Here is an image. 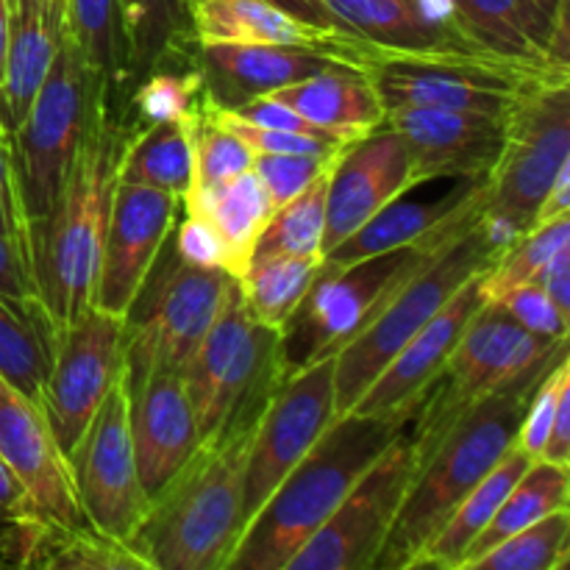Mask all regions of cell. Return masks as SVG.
Returning a JSON list of instances; mask_svg holds the SVG:
<instances>
[{
  "label": "cell",
  "mask_w": 570,
  "mask_h": 570,
  "mask_svg": "<svg viewBox=\"0 0 570 570\" xmlns=\"http://www.w3.org/2000/svg\"><path fill=\"white\" fill-rule=\"evenodd\" d=\"M65 37L81 50L104 87L122 83V28L117 0H65Z\"/></svg>",
  "instance_id": "cell-39"
},
{
  "label": "cell",
  "mask_w": 570,
  "mask_h": 570,
  "mask_svg": "<svg viewBox=\"0 0 570 570\" xmlns=\"http://www.w3.org/2000/svg\"><path fill=\"white\" fill-rule=\"evenodd\" d=\"M532 3L538 6V11L546 17V20L554 22V14H557V9H560L562 0H532Z\"/></svg>",
  "instance_id": "cell-57"
},
{
  "label": "cell",
  "mask_w": 570,
  "mask_h": 570,
  "mask_svg": "<svg viewBox=\"0 0 570 570\" xmlns=\"http://www.w3.org/2000/svg\"><path fill=\"white\" fill-rule=\"evenodd\" d=\"M562 351H568V340L551 343L527 332L499 304L479 306L440 376L417 401L410 423L417 460L429 454V449L468 406L538 371Z\"/></svg>",
  "instance_id": "cell-7"
},
{
  "label": "cell",
  "mask_w": 570,
  "mask_h": 570,
  "mask_svg": "<svg viewBox=\"0 0 570 570\" xmlns=\"http://www.w3.org/2000/svg\"><path fill=\"white\" fill-rule=\"evenodd\" d=\"M415 410L399 415L345 412L334 417L250 518L226 570H287L295 551L326 523L367 468L410 426Z\"/></svg>",
  "instance_id": "cell-4"
},
{
  "label": "cell",
  "mask_w": 570,
  "mask_h": 570,
  "mask_svg": "<svg viewBox=\"0 0 570 570\" xmlns=\"http://www.w3.org/2000/svg\"><path fill=\"white\" fill-rule=\"evenodd\" d=\"M65 39V0H9V42L0 72V115L9 134L37 98Z\"/></svg>",
  "instance_id": "cell-27"
},
{
  "label": "cell",
  "mask_w": 570,
  "mask_h": 570,
  "mask_svg": "<svg viewBox=\"0 0 570 570\" xmlns=\"http://www.w3.org/2000/svg\"><path fill=\"white\" fill-rule=\"evenodd\" d=\"M26 566L48 570H148V562L131 549V543L109 538L89 523L72 529L42 523Z\"/></svg>",
  "instance_id": "cell-36"
},
{
  "label": "cell",
  "mask_w": 570,
  "mask_h": 570,
  "mask_svg": "<svg viewBox=\"0 0 570 570\" xmlns=\"http://www.w3.org/2000/svg\"><path fill=\"white\" fill-rule=\"evenodd\" d=\"M568 538L570 510H557L501 540L465 570H566L570 557Z\"/></svg>",
  "instance_id": "cell-40"
},
{
  "label": "cell",
  "mask_w": 570,
  "mask_h": 570,
  "mask_svg": "<svg viewBox=\"0 0 570 570\" xmlns=\"http://www.w3.org/2000/svg\"><path fill=\"white\" fill-rule=\"evenodd\" d=\"M321 262L301 256H254L239 278L243 301L250 315L267 328L284 332L306 293L315 284Z\"/></svg>",
  "instance_id": "cell-35"
},
{
  "label": "cell",
  "mask_w": 570,
  "mask_h": 570,
  "mask_svg": "<svg viewBox=\"0 0 570 570\" xmlns=\"http://www.w3.org/2000/svg\"><path fill=\"white\" fill-rule=\"evenodd\" d=\"M570 245V215L538 223L529 228L512 248H507L488 271L482 273V298L493 304L518 284L534 282L540 271L549 265L557 250Z\"/></svg>",
  "instance_id": "cell-41"
},
{
  "label": "cell",
  "mask_w": 570,
  "mask_h": 570,
  "mask_svg": "<svg viewBox=\"0 0 570 570\" xmlns=\"http://www.w3.org/2000/svg\"><path fill=\"white\" fill-rule=\"evenodd\" d=\"M53 354V332L42 312H26L0 295V376L39 401Z\"/></svg>",
  "instance_id": "cell-37"
},
{
  "label": "cell",
  "mask_w": 570,
  "mask_h": 570,
  "mask_svg": "<svg viewBox=\"0 0 570 570\" xmlns=\"http://www.w3.org/2000/svg\"><path fill=\"white\" fill-rule=\"evenodd\" d=\"M209 115L220 122L223 128H228L232 134H237L245 145L256 154H295V156H334L343 145L337 139H323V137H309V134H295V131H278V128H262L254 122H245L239 117H234L232 111L215 109L209 106Z\"/></svg>",
  "instance_id": "cell-45"
},
{
  "label": "cell",
  "mask_w": 570,
  "mask_h": 570,
  "mask_svg": "<svg viewBox=\"0 0 570 570\" xmlns=\"http://www.w3.org/2000/svg\"><path fill=\"white\" fill-rule=\"evenodd\" d=\"M570 471L568 465H554V462L534 460L532 465L523 471V476L518 479L510 488V493L504 495L501 507L495 510L493 521L484 527V532L479 534L476 543L471 546L468 557L462 560L460 570L471 566L476 557L488 554L490 549L507 540L510 534L521 532V529L532 527L540 518L551 515L557 510H570Z\"/></svg>",
  "instance_id": "cell-34"
},
{
  "label": "cell",
  "mask_w": 570,
  "mask_h": 570,
  "mask_svg": "<svg viewBox=\"0 0 570 570\" xmlns=\"http://www.w3.org/2000/svg\"><path fill=\"white\" fill-rule=\"evenodd\" d=\"M204 87L200 72H170L154 70L137 81L134 89V106L145 122L161 120H198L206 109H200L198 92Z\"/></svg>",
  "instance_id": "cell-43"
},
{
  "label": "cell",
  "mask_w": 570,
  "mask_h": 570,
  "mask_svg": "<svg viewBox=\"0 0 570 570\" xmlns=\"http://www.w3.org/2000/svg\"><path fill=\"white\" fill-rule=\"evenodd\" d=\"M195 120L148 122L142 134L120 150L117 178L126 184H145L176 198L193 189L195 173Z\"/></svg>",
  "instance_id": "cell-33"
},
{
  "label": "cell",
  "mask_w": 570,
  "mask_h": 570,
  "mask_svg": "<svg viewBox=\"0 0 570 570\" xmlns=\"http://www.w3.org/2000/svg\"><path fill=\"white\" fill-rule=\"evenodd\" d=\"M126 393L139 482L154 499L200 445L198 421L181 371H150L126 384Z\"/></svg>",
  "instance_id": "cell-21"
},
{
  "label": "cell",
  "mask_w": 570,
  "mask_h": 570,
  "mask_svg": "<svg viewBox=\"0 0 570 570\" xmlns=\"http://www.w3.org/2000/svg\"><path fill=\"white\" fill-rule=\"evenodd\" d=\"M278 384L245 401L215 434L200 440L181 471L150 499L148 515L131 538L148 570H226L245 529L250 440Z\"/></svg>",
  "instance_id": "cell-1"
},
{
  "label": "cell",
  "mask_w": 570,
  "mask_h": 570,
  "mask_svg": "<svg viewBox=\"0 0 570 570\" xmlns=\"http://www.w3.org/2000/svg\"><path fill=\"white\" fill-rule=\"evenodd\" d=\"M566 356L568 351H562L538 371L476 401L445 429L429 454L417 460L415 476L371 570H412L421 551L449 521L460 501L515 443L518 426L534 390Z\"/></svg>",
  "instance_id": "cell-3"
},
{
  "label": "cell",
  "mask_w": 570,
  "mask_h": 570,
  "mask_svg": "<svg viewBox=\"0 0 570 570\" xmlns=\"http://www.w3.org/2000/svg\"><path fill=\"white\" fill-rule=\"evenodd\" d=\"M562 215H570V161L557 173L554 184H551L549 193H546L543 204H540L538 209V217H534V226L546 220H554V217Z\"/></svg>",
  "instance_id": "cell-54"
},
{
  "label": "cell",
  "mask_w": 570,
  "mask_h": 570,
  "mask_svg": "<svg viewBox=\"0 0 570 570\" xmlns=\"http://www.w3.org/2000/svg\"><path fill=\"white\" fill-rule=\"evenodd\" d=\"M412 187L417 184L410 150L390 126L373 128L365 137L343 145L328 170L323 254L348 239L379 209Z\"/></svg>",
  "instance_id": "cell-19"
},
{
  "label": "cell",
  "mask_w": 570,
  "mask_h": 570,
  "mask_svg": "<svg viewBox=\"0 0 570 570\" xmlns=\"http://www.w3.org/2000/svg\"><path fill=\"white\" fill-rule=\"evenodd\" d=\"M267 95L343 142L365 137L373 128L384 126L387 115L365 67L348 61Z\"/></svg>",
  "instance_id": "cell-28"
},
{
  "label": "cell",
  "mask_w": 570,
  "mask_h": 570,
  "mask_svg": "<svg viewBox=\"0 0 570 570\" xmlns=\"http://www.w3.org/2000/svg\"><path fill=\"white\" fill-rule=\"evenodd\" d=\"M0 295L26 312H42V306L37 301V289H33L31 282V273H28L26 254L3 237H0Z\"/></svg>",
  "instance_id": "cell-50"
},
{
  "label": "cell",
  "mask_w": 570,
  "mask_h": 570,
  "mask_svg": "<svg viewBox=\"0 0 570 570\" xmlns=\"http://www.w3.org/2000/svg\"><path fill=\"white\" fill-rule=\"evenodd\" d=\"M289 373L284 337L256 321L232 278L215 323L181 371L193 401L200 440L215 434L245 401L273 387Z\"/></svg>",
  "instance_id": "cell-11"
},
{
  "label": "cell",
  "mask_w": 570,
  "mask_h": 570,
  "mask_svg": "<svg viewBox=\"0 0 570 570\" xmlns=\"http://www.w3.org/2000/svg\"><path fill=\"white\" fill-rule=\"evenodd\" d=\"M226 111H232V115L239 117V120L254 122V126H262V128H278V131H295V134H309V137L337 139L332 137V134L321 131L317 126H312V122L304 120L298 111H293L289 106H284L282 100L271 98V95H256V98L245 100V104H237L234 109H226ZM337 142H343V139H337Z\"/></svg>",
  "instance_id": "cell-48"
},
{
  "label": "cell",
  "mask_w": 570,
  "mask_h": 570,
  "mask_svg": "<svg viewBox=\"0 0 570 570\" xmlns=\"http://www.w3.org/2000/svg\"><path fill=\"white\" fill-rule=\"evenodd\" d=\"M417 468L410 426L387 445L337 510L295 551L287 570H371Z\"/></svg>",
  "instance_id": "cell-13"
},
{
  "label": "cell",
  "mask_w": 570,
  "mask_h": 570,
  "mask_svg": "<svg viewBox=\"0 0 570 570\" xmlns=\"http://www.w3.org/2000/svg\"><path fill=\"white\" fill-rule=\"evenodd\" d=\"M17 518H33L28 507L26 488L14 476L9 465L0 460V521H17Z\"/></svg>",
  "instance_id": "cell-53"
},
{
  "label": "cell",
  "mask_w": 570,
  "mask_h": 570,
  "mask_svg": "<svg viewBox=\"0 0 570 570\" xmlns=\"http://www.w3.org/2000/svg\"><path fill=\"white\" fill-rule=\"evenodd\" d=\"M193 33L198 45L237 42L312 48L360 67H365L367 59L376 53L365 48L360 39L334 31V28L312 26L271 0H195Z\"/></svg>",
  "instance_id": "cell-24"
},
{
  "label": "cell",
  "mask_w": 570,
  "mask_h": 570,
  "mask_svg": "<svg viewBox=\"0 0 570 570\" xmlns=\"http://www.w3.org/2000/svg\"><path fill=\"white\" fill-rule=\"evenodd\" d=\"M0 460L26 488L31 515L53 527H83L70 462L37 399L0 376Z\"/></svg>",
  "instance_id": "cell-18"
},
{
  "label": "cell",
  "mask_w": 570,
  "mask_h": 570,
  "mask_svg": "<svg viewBox=\"0 0 570 570\" xmlns=\"http://www.w3.org/2000/svg\"><path fill=\"white\" fill-rule=\"evenodd\" d=\"M0 137H6V139H11V134H9V128H6V122H3V115H0Z\"/></svg>",
  "instance_id": "cell-58"
},
{
  "label": "cell",
  "mask_w": 570,
  "mask_h": 570,
  "mask_svg": "<svg viewBox=\"0 0 570 570\" xmlns=\"http://www.w3.org/2000/svg\"><path fill=\"white\" fill-rule=\"evenodd\" d=\"M173 248L181 256L184 262L198 267H212V271L228 273V254L223 239L217 237L215 228L198 215L184 217L181 226L176 228V237H173ZM232 276V273H228Z\"/></svg>",
  "instance_id": "cell-47"
},
{
  "label": "cell",
  "mask_w": 570,
  "mask_h": 570,
  "mask_svg": "<svg viewBox=\"0 0 570 570\" xmlns=\"http://www.w3.org/2000/svg\"><path fill=\"white\" fill-rule=\"evenodd\" d=\"M479 220H482V215L432 234L415 245L384 250V254L348 262V265H321L304 304L298 306L293 321L282 332L289 371L323 360V356H334V351L393 293L395 284L412 276L429 256L438 254L445 243L460 237Z\"/></svg>",
  "instance_id": "cell-10"
},
{
  "label": "cell",
  "mask_w": 570,
  "mask_h": 570,
  "mask_svg": "<svg viewBox=\"0 0 570 570\" xmlns=\"http://www.w3.org/2000/svg\"><path fill=\"white\" fill-rule=\"evenodd\" d=\"M493 304H499L518 326L538 334V337L551 340V343L568 340V315L546 295V289L538 282L518 284Z\"/></svg>",
  "instance_id": "cell-46"
},
{
  "label": "cell",
  "mask_w": 570,
  "mask_h": 570,
  "mask_svg": "<svg viewBox=\"0 0 570 570\" xmlns=\"http://www.w3.org/2000/svg\"><path fill=\"white\" fill-rule=\"evenodd\" d=\"M109 98V89L95 98L87 131L50 212L26 226L28 273L50 332L70 326L92 306L122 150L111 122Z\"/></svg>",
  "instance_id": "cell-2"
},
{
  "label": "cell",
  "mask_w": 570,
  "mask_h": 570,
  "mask_svg": "<svg viewBox=\"0 0 570 570\" xmlns=\"http://www.w3.org/2000/svg\"><path fill=\"white\" fill-rule=\"evenodd\" d=\"M126 367V317L89 306L70 326L53 332L48 376L39 406L70 456Z\"/></svg>",
  "instance_id": "cell-14"
},
{
  "label": "cell",
  "mask_w": 570,
  "mask_h": 570,
  "mask_svg": "<svg viewBox=\"0 0 570 570\" xmlns=\"http://www.w3.org/2000/svg\"><path fill=\"white\" fill-rule=\"evenodd\" d=\"M532 462L534 460L527 451H521L512 443L510 449L504 451V456L490 468L488 476L460 501V507L451 512L449 521L440 527V532L429 540L426 549L421 551V557H417L412 568L460 570L462 560H465L468 551H471V546L476 543V538L484 532V527L493 521L495 510L501 507L504 495L510 493L512 484L523 476V471H527Z\"/></svg>",
  "instance_id": "cell-31"
},
{
  "label": "cell",
  "mask_w": 570,
  "mask_h": 570,
  "mask_svg": "<svg viewBox=\"0 0 570 570\" xmlns=\"http://www.w3.org/2000/svg\"><path fill=\"white\" fill-rule=\"evenodd\" d=\"M184 209L187 215L204 217L215 228L226 245L228 273L234 278H243V273L248 271L256 239L276 212L254 170L215 187L193 189L184 200Z\"/></svg>",
  "instance_id": "cell-30"
},
{
  "label": "cell",
  "mask_w": 570,
  "mask_h": 570,
  "mask_svg": "<svg viewBox=\"0 0 570 570\" xmlns=\"http://www.w3.org/2000/svg\"><path fill=\"white\" fill-rule=\"evenodd\" d=\"M334 417V356L295 367L273 390L250 440L243 493L245 527L284 482V476L304 460L317 438L332 426Z\"/></svg>",
  "instance_id": "cell-15"
},
{
  "label": "cell",
  "mask_w": 570,
  "mask_h": 570,
  "mask_svg": "<svg viewBox=\"0 0 570 570\" xmlns=\"http://www.w3.org/2000/svg\"><path fill=\"white\" fill-rule=\"evenodd\" d=\"M271 3L282 6V9H287V11H293L295 17H301V20L312 22V26L334 28V31H343V28L337 26V20H334V17H332V11L326 9V3H323V0H271ZM348 37H351V33H348Z\"/></svg>",
  "instance_id": "cell-55"
},
{
  "label": "cell",
  "mask_w": 570,
  "mask_h": 570,
  "mask_svg": "<svg viewBox=\"0 0 570 570\" xmlns=\"http://www.w3.org/2000/svg\"><path fill=\"white\" fill-rule=\"evenodd\" d=\"M540 460L554 462V465H570V387L562 390L560 401H557L549 443H546Z\"/></svg>",
  "instance_id": "cell-52"
},
{
  "label": "cell",
  "mask_w": 570,
  "mask_h": 570,
  "mask_svg": "<svg viewBox=\"0 0 570 570\" xmlns=\"http://www.w3.org/2000/svg\"><path fill=\"white\" fill-rule=\"evenodd\" d=\"M181 209L184 204L176 195L117 178L95 276L92 306L126 317L150 267L173 237Z\"/></svg>",
  "instance_id": "cell-17"
},
{
  "label": "cell",
  "mask_w": 570,
  "mask_h": 570,
  "mask_svg": "<svg viewBox=\"0 0 570 570\" xmlns=\"http://www.w3.org/2000/svg\"><path fill=\"white\" fill-rule=\"evenodd\" d=\"M195 0H117L122 28V78L142 81L184 45L195 42Z\"/></svg>",
  "instance_id": "cell-32"
},
{
  "label": "cell",
  "mask_w": 570,
  "mask_h": 570,
  "mask_svg": "<svg viewBox=\"0 0 570 570\" xmlns=\"http://www.w3.org/2000/svg\"><path fill=\"white\" fill-rule=\"evenodd\" d=\"M104 89L81 50L61 39L37 98L11 131V167L26 223L45 217L53 206Z\"/></svg>",
  "instance_id": "cell-8"
},
{
  "label": "cell",
  "mask_w": 570,
  "mask_h": 570,
  "mask_svg": "<svg viewBox=\"0 0 570 570\" xmlns=\"http://www.w3.org/2000/svg\"><path fill=\"white\" fill-rule=\"evenodd\" d=\"M456 28L484 53L540 72H568L551 59V20L532 0H449Z\"/></svg>",
  "instance_id": "cell-29"
},
{
  "label": "cell",
  "mask_w": 570,
  "mask_h": 570,
  "mask_svg": "<svg viewBox=\"0 0 570 570\" xmlns=\"http://www.w3.org/2000/svg\"><path fill=\"white\" fill-rule=\"evenodd\" d=\"M195 173H193V189L215 187V184L232 181V178L243 176L254 167V150L223 128L215 117L209 115L206 106L204 115L195 120ZM189 189V193H193ZM187 200V198H184Z\"/></svg>",
  "instance_id": "cell-42"
},
{
  "label": "cell",
  "mask_w": 570,
  "mask_h": 570,
  "mask_svg": "<svg viewBox=\"0 0 570 570\" xmlns=\"http://www.w3.org/2000/svg\"><path fill=\"white\" fill-rule=\"evenodd\" d=\"M384 126L404 139L417 187L440 178H488L504 145V120L471 111L399 106L387 109Z\"/></svg>",
  "instance_id": "cell-20"
},
{
  "label": "cell",
  "mask_w": 570,
  "mask_h": 570,
  "mask_svg": "<svg viewBox=\"0 0 570 570\" xmlns=\"http://www.w3.org/2000/svg\"><path fill=\"white\" fill-rule=\"evenodd\" d=\"M332 170V165H328ZM328 170L321 173L304 193L295 195L273 212L265 232L254 245V256H301L323 262V232H326ZM250 256V259H254Z\"/></svg>",
  "instance_id": "cell-38"
},
{
  "label": "cell",
  "mask_w": 570,
  "mask_h": 570,
  "mask_svg": "<svg viewBox=\"0 0 570 570\" xmlns=\"http://www.w3.org/2000/svg\"><path fill=\"white\" fill-rule=\"evenodd\" d=\"M343 150V148H340ZM337 150V154H340ZM334 154V156H337ZM334 156H295V154H256L250 170L259 176L262 187L271 195L273 209L304 193L321 173L328 170Z\"/></svg>",
  "instance_id": "cell-44"
},
{
  "label": "cell",
  "mask_w": 570,
  "mask_h": 570,
  "mask_svg": "<svg viewBox=\"0 0 570 570\" xmlns=\"http://www.w3.org/2000/svg\"><path fill=\"white\" fill-rule=\"evenodd\" d=\"M568 81L534 83L504 117V145L484 184L482 212L499 256L534 226L546 193L570 161Z\"/></svg>",
  "instance_id": "cell-6"
},
{
  "label": "cell",
  "mask_w": 570,
  "mask_h": 570,
  "mask_svg": "<svg viewBox=\"0 0 570 570\" xmlns=\"http://www.w3.org/2000/svg\"><path fill=\"white\" fill-rule=\"evenodd\" d=\"M323 3L345 33L376 53L490 56L456 28L449 0H323Z\"/></svg>",
  "instance_id": "cell-23"
},
{
  "label": "cell",
  "mask_w": 570,
  "mask_h": 570,
  "mask_svg": "<svg viewBox=\"0 0 570 570\" xmlns=\"http://www.w3.org/2000/svg\"><path fill=\"white\" fill-rule=\"evenodd\" d=\"M234 276L184 262L167 239L159 259L126 312V367L122 384L150 371H184L215 323Z\"/></svg>",
  "instance_id": "cell-9"
},
{
  "label": "cell",
  "mask_w": 570,
  "mask_h": 570,
  "mask_svg": "<svg viewBox=\"0 0 570 570\" xmlns=\"http://www.w3.org/2000/svg\"><path fill=\"white\" fill-rule=\"evenodd\" d=\"M26 226L14 167H11V139L0 137V237L14 243L22 254H26Z\"/></svg>",
  "instance_id": "cell-49"
},
{
  "label": "cell",
  "mask_w": 570,
  "mask_h": 570,
  "mask_svg": "<svg viewBox=\"0 0 570 570\" xmlns=\"http://www.w3.org/2000/svg\"><path fill=\"white\" fill-rule=\"evenodd\" d=\"M198 48L200 81L212 98L209 106L215 109H234L256 95L298 83L345 61L323 50L287 48V45L204 42Z\"/></svg>",
  "instance_id": "cell-25"
},
{
  "label": "cell",
  "mask_w": 570,
  "mask_h": 570,
  "mask_svg": "<svg viewBox=\"0 0 570 570\" xmlns=\"http://www.w3.org/2000/svg\"><path fill=\"white\" fill-rule=\"evenodd\" d=\"M367 78L384 111L399 106L449 109L504 120L529 87L570 78V72H540L490 56H395L373 53Z\"/></svg>",
  "instance_id": "cell-12"
},
{
  "label": "cell",
  "mask_w": 570,
  "mask_h": 570,
  "mask_svg": "<svg viewBox=\"0 0 570 570\" xmlns=\"http://www.w3.org/2000/svg\"><path fill=\"white\" fill-rule=\"evenodd\" d=\"M495 259L499 250L479 220L429 256L412 276L395 284L371 317L334 351L337 415L351 412L384 365L449 304L462 284L488 271Z\"/></svg>",
  "instance_id": "cell-5"
},
{
  "label": "cell",
  "mask_w": 570,
  "mask_h": 570,
  "mask_svg": "<svg viewBox=\"0 0 570 570\" xmlns=\"http://www.w3.org/2000/svg\"><path fill=\"white\" fill-rule=\"evenodd\" d=\"M482 273L462 284L451 295L449 304L384 365V371L373 379L371 387L351 406V412L356 415H399V412L415 410L423 393L440 376L454 345L460 343V334L484 304Z\"/></svg>",
  "instance_id": "cell-22"
},
{
  "label": "cell",
  "mask_w": 570,
  "mask_h": 570,
  "mask_svg": "<svg viewBox=\"0 0 570 570\" xmlns=\"http://www.w3.org/2000/svg\"><path fill=\"white\" fill-rule=\"evenodd\" d=\"M6 42H9V0H0V72H3Z\"/></svg>",
  "instance_id": "cell-56"
},
{
  "label": "cell",
  "mask_w": 570,
  "mask_h": 570,
  "mask_svg": "<svg viewBox=\"0 0 570 570\" xmlns=\"http://www.w3.org/2000/svg\"><path fill=\"white\" fill-rule=\"evenodd\" d=\"M67 462L89 527L131 543L148 515L150 499L139 482L122 379L109 390Z\"/></svg>",
  "instance_id": "cell-16"
},
{
  "label": "cell",
  "mask_w": 570,
  "mask_h": 570,
  "mask_svg": "<svg viewBox=\"0 0 570 570\" xmlns=\"http://www.w3.org/2000/svg\"><path fill=\"white\" fill-rule=\"evenodd\" d=\"M484 184L488 178H456L454 187L434 200H404V195L379 209L365 226L348 239L323 254V267H340L348 262L367 259L384 250L415 245L443 228L456 226L465 217L484 209Z\"/></svg>",
  "instance_id": "cell-26"
},
{
  "label": "cell",
  "mask_w": 570,
  "mask_h": 570,
  "mask_svg": "<svg viewBox=\"0 0 570 570\" xmlns=\"http://www.w3.org/2000/svg\"><path fill=\"white\" fill-rule=\"evenodd\" d=\"M534 282H538L540 287L546 289V295H549V298L568 315L570 312V245L551 256L549 265L534 276Z\"/></svg>",
  "instance_id": "cell-51"
}]
</instances>
